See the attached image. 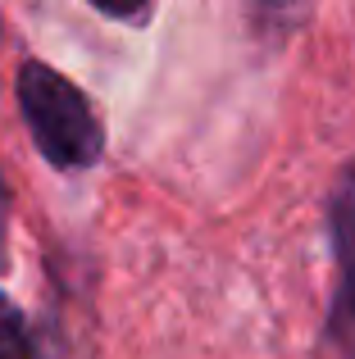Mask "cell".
Masks as SVG:
<instances>
[{"label": "cell", "mask_w": 355, "mask_h": 359, "mask_svg": "<svg viewBox=\"0 0 355 359\" xmlns=\"http://www.w3.org/2000/svg\"><path fill=\"white\" fill-rule=\"evenodd\" d=\"M0 359H36V341L27 332L23 309L5 291H0Z\"/></svg>", "instance_id": "3957f363"}, {"label": "cell", "mask_w": 355, "mask_h": 359, "mask_svg": "<svg viewBox=\"0 0 355 359\" xmlns=\"http://www.w3.org/2000/svg\"><path fill=\"white\" fill-rule=\"evenodd\" d=\"M18 105L32 128L41 155L55 168H87L105 150V128L91 114L87 96L73 87L69 78L51 69V64L32 60L18 73Z\"/></svg>", "instance_id": "6da1fadb"}, {"label": "cell", "mask_w": 355, "mask_h": 359, "mask_svg": "<svg viewBox=\"0 0 355 359\" xmlns=\"http://www.w3.org/2000/svg\"><path fill=\"white\" fill-rule=\"evenodd\" d=\"M91 5H96L100 14H109V18H142L151 0H91Z\"/></svg>", "instance_id": "277c9868"}, {"label": "cell", "mask_w": 355, "mask_h": 359, "mask_svg": "<svg viewBox=\"0 0 355 359\" xmlns=\"http://www.w3.org/2000/svg\"><path fill=\"white\" fill-rule=\"evenodd\" d=\"M333 245H337L347 305L355 309V173H347L333 191Z\"/></svg>", "instance_id": "7a4b0ae2"}, {"label": "cell", "mask_w": 355, "mask_h": 359, "mask_svg": "<svg viewBox=\"0 0 355 359\" xmlns=\"http://www.w3.org/2000/svg\"><path fill=\"white\" fill-rule=\"evenodd\" d=\"M5 241H9V187L0 177V269H5Z\"/></svg>", "instance_id": "5b68a950"}]
</instances>
